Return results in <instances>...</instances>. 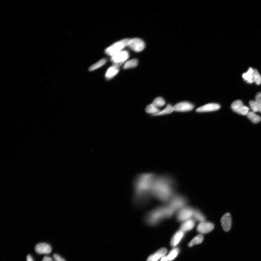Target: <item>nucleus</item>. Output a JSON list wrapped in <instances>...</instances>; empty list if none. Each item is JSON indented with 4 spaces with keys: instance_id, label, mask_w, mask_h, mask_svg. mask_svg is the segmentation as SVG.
Returning a JSON list of instances; mask_svg holds the SVG:
<instances>
[{
    "instance_id": "7",
    "label": "nucleus",
    "mask_w": 261,
    "mask_h": 261,
    "mask_svg": "<svg viewBox=\"0 0 261 261\" xmlns=\"http://www.w3.org/2000/svg\"><path fill=\"white\" fill-rule=\"evenodd\" d=\"M231 108L235 112L243 115H246L249 112V108L244 106L241 100H237L233 102Z\"/></svg>"
},
{
    "instance_id": "6",
    "label": "nucleus",
    "mask_w": 261,
    "mask_h": 261,
    "mask_svg": "<svg viewBox=\"0 0 261 261\" xmlns=\"http://www.w3.org/2000/svg\"><path fill=\"white\" fill-rule=\"evenodd\" d=\"M194 209L188 206L184 207L178 212L177 219L180 222H185L193 217Z\"/></svg>"
},
{
    "instance_id": "16",
    "label": "nucleus",
    "mask_w": 261,
    "mask_h": 261,
    "mask_svg": "<svg viewBox=\"0 0 261 261\" xmlns=\"http://www.w3.org/2000/svg\"><path fill=\"white\" fill-rule=\"evenodd\" d=\"M167 253V249L164 248H161L153 254L149 256L146 261H157L161 258L164 257Z\"/></svg>"
},
{
    "instance_id": "31",
    "label": "nucleus",
    "mask_w": 261,
    "mask_h": 261,
    "mask_svg": "<svg viewBox=\"0 0 261 261\" xmlns=\"http://www.w3.org/2000/svg\"><path fill=\"white\" fill-rule=\"evenodd\" d=\"M255 101L261 106V92L258 93L255 97Z\"/></svg>"
},
{
    "instance_id": "28",
    "label": "nucleus",
    "mask_w": 261,
    "mask_h": 261,
    "mask_svg": "<svg viewBox=\"0 0 261 261\" xmlns=\"http://www.w3.org/2000/svg\"><path fill=\"white\" fill-rule=\"evenodd\" d=\"M165 102L162 98L158 97L156 98L153 102L152 104L157 108H160L164 105Z\"/></svg>"
},
{
    "instance_id": "13",
    "label": "nucleus",
    "mask_w": 261,
    "mask_h": 261,
    "mask_svg": "<svg viewBox=\"0 0 261 261\" xmlns=\"http://www.w3.org/2000/svg\"><path fill=\"white\" fill-rule=\"evenodd\" d=\"M123 63H114L113 66L109 67L105 74V77L107 80H109L116 76L119 71V67Z\"/></svg>"
},
{
    "instance_id": "23",
    "label": "nucleus",
    "mask_w": 261,
    "mask_h": 261,
    "mask_svg": "<svg viewBox=\"0 0 261 261\" xmlns=\"http://www.w3.org/2000/svg\"><path fill=\"white\" fill-rule=\"evenodd\" d=\"M146 112L148 114H152V116L159 113L160 111L157 107L152 104L148 105L146 109Z\"/></svg>"
},
{
    "instance_id": "33",
    "label": "nucleus",
    "mask_w": 261,
    "mask_h": 261,
    "mask_svg": "<svg viewBox=\"0 0 261 261\" xmlns=\"http://www.w3.org/2000/svg\"><path fill=\"white\" fill-rule=\"evenodd\" d=\"M42 261H53V260L52 258L49 256H45L43 258Z\"/></svg>"
},
{
    "instance_id": "5",
    "label": "nucleus",
    "mask_w": 261,
    "mask_h": 261,
    "mask_svg": "<svg viewBox=\"0 0 261 261\" xmlns=\"http://www.w3.org/2000/svg\"><path fill=\"white\" fill-rule=\"evenodd\" d=\"M130 39H125L122 40L114 43L108 48H107L105 52L107 55L109 56H113L119 52L125 46L128 45Z\"/></svg>"
},
{
    "instance_id": "29",
    "label": "nucleus",
    "mask_w": 261,
    "mask_h": 261,
    "mask_svg": "<svg viewBox=\"0 0 261 261\" xmlns=\"http://www.w3.org/2000/svg\"><path fill=\"white\" fill-rule=\"evenodd\" d=\"M179 250L178 248H175L172 250L167 256L168 261H172L173 260L178 256Z\"/></svg>"
},
{
    "instance_id": "24",
    "label": "nucleus",
    "mask_w": 261,
    "mask_h": 261,
    "mask_svg": "<svg viewBox=\"0 0 261 261\" xmlns=\"http://www.w3.org/2000/svg\"><path fill=\"white\" fill-rule=\"evenodd\" d=\"M174 111L173 107L171 105L168 104L164 109L162 111H160L159 113L155 114L153 116H158L166 115L171 113L172 112Z\"/></svg>"
},
{
    "instance_id": "1",
    "label": "nucleus",
    "mask_w": 261,
    "mask_h": 261,
    "mask_svg": "<svg viewBox=\"0 0 261 261\" xmlns=\"http://www.w3.org/2000/svg\"><path fill=\"white\" fill-rule=\"evenodd\" d=\"M176 185L175 180L171 176L156 175L151 189V196L166 204L176 194Z\"/></svg>"
},
{
    "instance_id": "12",
    "label": "nucleus",
    "mask_w": 261,
    "mask_h": 261,
    "mask_svg": "<svg viewBox=\"0 0 261 261\" xmlns=\"http://www.w3.org/2000/svg\"><path fill=\"white\" fill-rule=\"evenodd\" d=\"M214 228L213 224L204 221V222L200 223L198 225L197 230L198 232L201 234H206L212 231Z\"/></svg>"
},
{
    "instance_id": "9",
    "label": "nucleus",
    "mask_w": 261,
    "mask_h": 261,
    "mask_svg": "<svg viewBox=\"0 0 261 261\" xmlns=\"http://www.w3.org/2000/svg\"><path fill=\"white\" fill-rule=\"evenodd\" d=\"M174 111L178 112H187L192 110L194 106L189 102H179L173 106Z\"/></svg>"
},
{
    "instance_id": "3",
    "label": "nucleus",
    "mask_w": 261,
    "mask_h": 261,
    "mask_svg": "<svg viewBox=\"0 0 261 261\" xmlns=\"http://www.w3.org/2000/svg\"><path fill=\"white\" fill-rule=\"evenodd\" d=\"M175 213L168 205L158 206L147 214L146 216V222L150 225H154L159 222L162 219L171 217Z\"/></svg>"
},
{
    "instance_id": "27",
    "label": "nucleus",
    "mask_w": 261,
    "mask_h": 261,
    "mask_svg": "<svg viewBox=\"0 0 261 261\" xmlns=\"http://www.w3.org/2000/svg\"><path fill=\"white\" fill-rule=\"evenodd\" d=\"M106 62L107 59H105V58L100 60L99 61L96 63L91 66L89 67V71H92L99 68L100 67L103 66V65L106 63Z\"/></svg>"
},
{
    "instance_id": "32",
    "label": "nucleus",
    "mask_w": 261,
    "mask_h": 261,
    "mask_svg": "<svg viewBox=\"0 0 261 261\" xmlns=\"http://www.w3.org/2000/svg\"><path fill=\"white\" fill-rule=\"evenodd\" d=\"M53 258L55 261H66L64 258H63L59 255L57 254H55L53 255Z\"/></svg>"
},
{
    "instance_id": "35",
    "label": "nucleus",
    "mask_w": 261,
    "mask_h": 261,
    "mask_svg": "<svg viewBox=\"0 0 261 261\" xmlns=\"http://www.w3.org/2000/svg\"><path fill=\"white\" fill-rule=\"evenodd\" d=\"M160 261H168L167 256H164L162 258L161 260Z\"/></svg>"
},
{
    "instance_id": "8",
    "label": "nucleus",
    "mask_w": 261,
    "mask_h": 261,
    "mask_svg": "<svg viewBox=\"0 0 261 261\" xmlns=\"http://www.w3.org/2000/svg\"><path fill=\"white\" fill-rule=\"evenodd\" d=\"M128 46L136 52H140L145 47V44L142 40L134 38L130 40Z\"/></svg>"
},
{
    "instance_id": "19",
    "label": "nucleus",
    "mask_w": 261,
    "mask_h": 261,
    "mask_svg": "<svg viewBox=\"0 0 261 261\" xmlns=\"http://www.w3.org/2000/svg\"><path fill=\"white\" fill-rule=\"evenodd\" d=\"M254 70L250 67L248 70V72L244 73L242 75V77L244 80L246 81L247 83H254L253 80V73Z\"/></svg>"
},
{
    "instance_id": "14",
    "label": "nucleus",
    "mask_w": 261,
    "mask_h": 261,
    "mask_svg": "<svg viewBox=\"0 0 261 261\" xmlns=\"http://www.w3.org/2000/svg\"><path fill=\"white\" fill-rule=\"evenodd\" d=\"M220 106L217 104L210 103L204 105L198 108L196 111L198 113L207 112L218 110Z\"/></svg>"
},
{
    "instance_id": "34",
    "label": "nucleus",
    "mask_w": 261,
    "mask_h": 261,
    "mask_svg": "<svg viewBox=\"0 0 261 261\" xmlns=\"http://www.w3.org/2000/svg\"><path fill=\"white\" fill-rule=\"evenodd\" d=\"M27 261H34L33 258L30 255H28L27 257Z\"/></svg>"
},
{
    "instance_id": "30",
    "label": "nucleus",
    "mask_w": 261,
    "mask_h": 261,
    "mask_svg": "<svg viewBox=\"0 0 261 261\" xmlns=\"http://www.w3.org/2000/svg\"><path fill=\"white\" fill-rule=\"evenodd\" d=\"M253 80L257 85H259L261 83V76L256 69L254 70Z\"/></svg>"
},
{
    "instance_id": "10",
    "label": "nucleus",
    "mask_w": 261,
    "mask_h": 261,
    "mask_svg": "<svg viewBox=\"0 0 261 261\" xmlns=\"http://www.w3.org/2000/svg\"><path fill=\"white\" fill-rule=\"evenodd\" d=\"M35 250L40 254H48L51 253L52 248L50 244L45 243H41L36 245Z\"/></svg>"
},
{
    "instance_id": "20",
    "label": "nucleus",
    "mask_w": 261,
    "mask_h": 261,
    "mask_svg": "<svg viewBox=\"0 0 261 261\" xmlns=\"http://www.w3.org/2000/svg\"><path fill=\"white\" fill-rule=\"evenodd\" d=\"M193 217L194 218L195 220L199 222H204L205 220V217L202 212L200 211L199 209L197 208L194 209V213Z\"/></svg>"
},
{
    "instance_id": "25",
    "label": "nucleus",
    "mask_w": 261,
    "mask_h": 261,
    "mask_svg": "<svg viewBox=\"0 0 261 261\" xmlns=\"http://www.w3.org/2000/svg\"><path fill=\"white\" fill-rule=\"evenodd\" d=\"M138 65V61L136 59H132L126 62L123 67L124 69L134 68Z\"/></svg>"
},
{
    "instance_id": "21",
    "label": "nucleus",
    "mask_w": 261,
    "mask_h": 261,
    "mask_svg": "<svg viewBox=\"0 0 261 261\" xmlns=\"http://www.w3.org/2000/svg\"><path fill=\"white\" fill-rule=\"evenodd\" d=\"M247 117L252 122L255 124L260 122L261 118L253 111H249L247 114Z\"/></svg>"
},
{
    "instance_id": "11",
    "label": "nucleus",
    "mask_w": 261,
    "mask_h": 261,
    "mask_svg": "<svg viewBox=\"0 0 261 261\" xmlns=\"http://www.w3.org/2000/svg\"><path fill=\"white\" fill-rule=\"evenodd\" d=\"M221 223L223 229L225 232H228L231 229L232 225V219L231 214L228 213L224 215L221 219Z\"/></svg>"
},
{
    "instance_id": "4",
    "label": "nucleus",
    "mask_w": 261,
    "mask_h": 261,
    "mask_svg": "<svg viewBox=\"0 0 261 261\" xmlns=\"http://www.w3.org/2000/svg\"><path fill=\"white\" fill-rule=\"evenodd\" d=\"M188 199L185 196L176 194L166 204L175 212L188 206Z\"/></svg>"
},
{
    "instance_id": "2",
    "label": "nucleus",
    "mask_w": 261,
    "mask_h": 261,
    "mask_svg": "<svg viewBox=\"0 0 261 261\" xmlns=\"http://www.w3.org/2000/svg\"><path fill=\"white\" fill-rule=\"evenodd\" d=\"M156 176L152 173L139 175L134 183L135 198L137 204H143L147 202L150 197L151 189Z\"/></svg>"
},
{
    "instance_id": "15",
    "label": "nucleus",
    "mask_w": 261,
    "mask_h": 261,
    "mask_svg": "<svg viewBox=\"0 0 261 261\" xmlns=\"http://www.w3.org/2000/svg\"><path fill=\"white\" fill-rule=\"evenodd\" d=\"M129 57V53L126 51H123L113 56L111 60L114 63H124Z\"/></svg>"
},
{
    "instance_id": "22",
    "label": "nucleus",
    "mask_w": 261,
    "mask_h": 261,
    "mask_svg": "<svg viewBox=\"0 0 261 261\" xmlns=\"http://www.w3.org/2000/svg\"><path fill=\"white\" fill-rule=\"evenodd\" d=\"M204 240V237L202 235H197L193 238L189 243L188 246L192 247L195 245L201 243Z\"/></svg>"
},
{
    "instance_id": "18",
    "label": "nucleus",
    "mask_w": 261,
    "mask_h": 261,
    "mask_svg": "<svg viewBox=\"0 0 261 261\" xmlns=\"http://www.w3.org/2000/svg\"><path fill=\"white\" fill-rule=\"evenodd\" d=\"M184 232L183 231L180 230L174 234L171 241V244L172 246H176L180 242L184 236Z\"/></svg>"
},
{
    "instance_id": "17",
    "label": "nucleus",
    "mask_w": 261,
    "mask_h": 261,
    "mask_svg": "<svg viewBox=\"0 0 261 261\" xmlns=\"http://www.w3.org/2000/svg\"><path fill=\"white\" fill-rule=\"evenodd\" d=\"M195 224L194 221L192 219L185 221L181 226V230L184 232L189 231L193 229Z\"/></svg>"
},
{
    "instance_id": "26",
    "label": "nucleus",
    "mask_w": 261,
    "mask_h": 261,
    "mask_svg": "<svg viewBox=\"0 0 261 261\" xmlns=\"http://www.w3.org/2000/svg\"><path fill=\"white\" fill-rule=\"evenodd\" d=\"M249 104H250V108L253 113H255L259 112L261 113V106L258 104L257 102L252 100V101L249 102Z\"/></svg>"
}]
</instances>
